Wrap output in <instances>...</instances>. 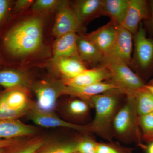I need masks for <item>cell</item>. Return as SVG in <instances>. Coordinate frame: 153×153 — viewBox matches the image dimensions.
<instances>
[{
    "mask_svg": "<svg viewBox=\"0 0 153 153\" xmlns=\"http://www.w3.org/2000/svg\"><path fill=\"white\" fill-rule=\"evenodd\" d=\"M43 40V22L40 18L23 21L12 28L4 38L6 49L15 56H23L37 51Z\"/></svg>",
    "mask_w": 153,
    "mask_h": 153,
    "instance_id": "1",
    "label": "cell"
},
{
    "mask_svg": "<svg viewBox=\"0 0 153 153\" xmlns=\"http://www.w3.org/2000/svg\"><path fill=\"white\" fill-rule=\"evenodd\" d=\"M122 94L117 89H114L91 99V106L95 110L94 119L89 124L91 132L108 142L112 141L113 122L122 106L120 98Z\"/></svg>",
    "mask_w": 153,
    "mask_h": 153,
    "instance_id": "2",
    "label": "cell"
},
{
    "mask_svg": "<svg viewBox=\"0 0 153 153\" xmlns=\"http://www.w3.org/2000/svg\"><path fill=\"white\" fill-rule=\"evenodd\" d=\"M139 117L134 97H127L114 119L113 136L122 142L135 143L146 149L147 146L143 143Z\"/></svg>",
    "mask_w": 153,
    "mask_h": 153,
    "instance_id": "3",
    "label": "cell"
},
{
    "mask_svg": "<svg viewBox=\"0 0 153 153\" xmlns=\"http://www.w3.org/2000/svg\"><path fill=\"white\" fill-rule=\"evenodd\" d=\"M102 66L106 67L110 72L111 77L109 82L126 97H134L139 91L145 88L146 84L143 78L125 63H110Z\"/></svg>",
    "mask_w": 153,
    "mask_h": 153,
    "instance_id": "4",
    "label": "cell"
},
{
    "mask_svg": "<svg viewBox=\"0 0 153 153\" xmlns=\"http://www.w3.org/2000/svg\"><path fill=\"white\" fill-rule=\"evenodd\" d=\"M133 36L120 25H117L115 40L109 51L104 55L102 65L110 63H121L128 65L131 64Z\"/></svg>",
    "mask_w": 153,
    "mask_h": 153,
    "instance_id": "5",
    "label": "cell"
},
{
    "mask_svg": "<svg viewBox=\"0 0 153 153\" xmlns=\"http://www.w3.org/2000/svg\"><path fill=\"white\" fill-rule=\"evenodd\" d=\"M142 25L134 35L135 62L142 74L146 76L153 71V39L148 37Z\"/></svg>",
    "mask_w": 153,
    "mask_h": 153,
    "instance_id": "6",
    "label": "cell"
},
{
    "mask_svg": "<svg viewBox=\"0 0 153 153\" xmlns=\"http://www.w3.org/2000/svg\"><path fill=\"white\" fill-rule=\"evenodd\" d=\"M63 82H41L36 85L35 93L37 96V106L43 112L51 113L55 108L57 97L63 93Z\"/></svg>",
    "mask_w": 153,
    "mask_h": 153,
    "instance_id": "7",
    "label": "cell"
},
{
    "mask_svg": "<svg viewBox=\"0 0 153 153\" xmlns=\"http://www.w3.org/2000/svg\"><path fill=\"white\" fill-rule=\"evenodd\" d=\"M57 10L52 30L55 37L57 38L68 33H76L81 29L82 24L68 2L64 1Z\"/></svg>",
    "mask_w": 153,
    "mask_h": 153,
    "instance_id": "8",
    "label": "cell"
},
{
    "mask_svg": "<svg viewBox=\"0 0 153 153\" xmlns=\"http://www.w3.org/2000/svg\"><path fill=\"white\" fill-rule=\"evenodd\" d=\"M149 4L147 1L129 0L126 16L120 26L134 35L142 21L149 16Z\"/></svg>",
    "mask_w": 153,
    "mask_h": 153,
    "instance_id": "9",
    "label": "cell"
},
{
    "mask_svg": "<svg viewBox=\"0 0 153 153\" xmlns=\"http://www.w3.org/2000/svg\"><path fill=\"white\" fill-rule=\"evenodd\" d=\"M30 118L34 123L45 127H64L72 129L83 133L91 132L90 125H79L68 122L52 113L43 112L35 107L30 113Z\"/></svg>",
    "mask_w": 153,
    "mask_h": 153,
    "instance_id": "10",
    "label": "cell"
},
{
    "mask_svg": "<svg viewBox=\"0 0 153 153\" xmlns=\"http://www.w3.org/2000/svg\"><path fill=\"white\" fill-rule=\"evenodd\" d=\"M111 77L108 69L104 66L91 69H86L73 78L63 79L62 81L66 86L80 87L93 85L103 80H110Z\"/></svg>",
    "mask_w": 153,
    "mask_h": 153,
    "instance_id": "11",
    "label": "cell"
},
{
    "mask_svg": "<svg viewBox=\"0 0 153 153\" xmlns=\"http://www.w3.org/2000/svg\"><path fill=\"white\" fill-rule=\"evenodd\" d=\"M117 25L111 21L84 37L94 44L104 55L114 43L117 33Z\"/></svg>",
    "mask_w": 153,
    "mask_h": 153,
    "instance_id": "12",
    "label": "cell"
},
{
    "mask_svg": "<svg viewBox=\"0 0 153 153\" xmlns=\"http://www.w3.org/2000/svg\"><path fill=\"white\" fill-rule=\"evenodd\" d=\"M30 108L27 96L22 88L10 89L0 96V109L26 113Z\"/></svg>",
    "mask_w": 153,
    "mask_h": 153,
    "instance_id": "13",
    "label": "cell"
},
{
    "mask_svg": "<svg viewBox=\"0 0 153 153\" xmlns=\"http://www.w3.org/2000/svg\"><path fill=\"white\" fill-rule=\"evenodd\" d=\"M114 89H117L116 87L110 82H100L80 87H70L65 85L63 94H68L79 97L80 99L87 102L91 106V99L92 97Z\"/></svg>",
    "mask_w": 153,
    "mask_h": 153,
    "instance_id": "14",
    "label": "cell"
},
{
    "mask_svg": "<svg viewBox=\"0 0 153 153\" xmlns=\"http://www.w3.org/2000/svg\"><path fill=\"white\" fill-rule=\"evenodd\" d=\"M37 129L17 120H0V139L18 138L31 135Z\"/></svg>",
    "mask_w": 153,
    "mask_h": 153,
    "instance_id": "15",
    "label": "cell"
},
{
    "mask_svg": "<svg viewBox=\"0 0 153 153\" xmlns=\"http://www.w3.org/2000/svg\"><path fill=\"white\" fill-rule=\"evenodd\" d=\"M76 33L65 34L57 38L53 46V61L60 57H78Z\"/></svg>",
    "mask_w": 153,
    "mask_h": 153,
    "instance_id": "16",
    "label": "cell"
},
{
    "mask_svg": "<svg viewBox=\"0 0 153 153\" xmlns=\"http://www.w3.org/2000/svg\"><path fill=\"white\" fill-rule=\"evenodd\" d=\"M78 57L82 62L96 64L102 63L104 54L96 46L84 36H78L77 41Z\"/></svg>",
    "mask_w": 153,
    "mask_h": 153,
    "instance_id": "17",
    "label": "cell"
},
{
    "mask_svg": "<svg viewBox=\"0 0 153 153\" xmlns=\"http://www.w3.org/2000/svg\"><path fill=\"white\" fill-rule=\"evenodd\" d=\"M53 62L64 79L73 78L87 69L79 57H60Z\"/></svg>",
    "mask_w": 153,
    "mask_h": 153,
    "instance_id": "18",
    "label": "cell"
},
{
    "mask_svg": "<svg viewBox=\"0 0 153 153\" xmlns=\"http://www.w3.org/2000/svg\"><path fill=\"white\" fill-rule=\"evenodd\" d=\"M129 0H102L101 15L108 16L117 25L123 22L128 7Z\"/></svg>",
    "mask_w": 153,
    "mask_h": 153,
    "instance_id": "19",
    "label": "cell"
},
{
    "mask_svg": "<svg viewBox=\"0 0 153 153\" xmlns=\"http://www.w3.org/2000/svg\"><path fill=\"white\" fill-rule=\"evenodd\" d=\"M102 0H81L76 2L72 8L79 22L101 15Z\"/></svg>",
    "mask_w": 153,
    "mask_h": 153,
    "instance_id": "20",
    "label": "cell"
},
{
    "mask_svg": "<svg viewBox=\"0 0 153 153\" xmlns=\"http://www.w3.org/2000/svg\"><path fill=\"white\" fill-rule=\"evenodd\" d=\"M29 83L27 76L21 71L13 69L0 70V85L7 89L22 88Z\"/></svg>",
    "mask_w": 153,
    "mask_h": 153,
    "instance_id": "21",
    "label": "cell"
},
{
    "mask_svg": "<svg viewBox=\"0 0 153 153\" xmlns=\"http://www.w3.org/2000/svg\"><path fill=\"white\" fill-rule=\"evenodd\" d=\"M134 98L140 116L153 112V95L146 86L135 94Z\"/></svg>",
    "mask_w": 153,
    "mask_h": 153,
    "instance_id": "22",
    "label": "cell"
},
{
    "mask_svg": "<svg viewBox=\"0 0 153 153\" xmlns=\"http://www.w3.org/2000/svg\"><path fill=\"white\" fill-rule=\"evenodd\" d=\"M139 124L142 138L144 142H153V112L140 116Z\"/></svg>",
    "mask_w": 153,
    "mask_h": 153,
    "instance_id": "23",
    "label": "cell"
},
{
    "mask_svg": "<svg viewBox=\"0 0 153 153\" xmlns=\"http://www.w3.org/2000/svg\"><path fill=\"white\" fill-rule=\"evenodd\" d=\"M45 141L43 139L34 140L20 145L19 143L11 146L8 153H37L41 149L44 147Z\"/></svg>",
    "mask_w": 153,
    "mask_h": 153,
    "instance_id": "24",
    "label": "cell"
},
{
    "mask_svg": "<svg viewBox=\"0 0 153 153\" xmlns=\"http://www.w3.org/2000/svg\"><path fill=\"white\" fill-rule=\"evenodd\" d=\"M96 153H133V149L112 141L108 143H97Z\"/></svg>",
    "mask_w": 153,
    "mask_h": 153,
    "instance_id": "25",
    "label": "cell"
},
{
    "mask_svg": "<svg viewBox=\"0 0 153 153\" xmlns=\"http://www.w3.org/2000/svg\"><path fill=\"white\" fill-rule=\"evenodd\" d=\"M77 146V141L61 143L47 147L39 153H74Z\"/></svg>",
    "mask_w": 153,
    "mask_h": 153,
    "instance_id": "26",
    "label": "cell"
},
{
    "mask_svg": "<svg viewBox=\"0 0 153 153\" xmlns=\"http://www.w3.org/2000/svg\"><path fill=\"white\" fill-rule=\"evenodd\" d=\"M64 1L58 0H37L33 3L32 8L37 12L57 10Z\"/></svg>",
    "mask_w": 153,
    "mask_h": 153,
    "instance_id": "27",
    "label": "cell"
},
{
    "mask_svg": "<svg viewBox=\"0 0 153 153\" xmlns=\"http://www.w3.org/2000/svg\"><path fill=\"white\" fill-rule=\"evenodd\" d=\"M89 105L88 102L82 100H74L68 105V112L74 116L83 115L88 112Z\"/></svg>",
    "mask_w": 153,
    "mask_h": 153,
    "instance_id": "28",
    "label": "cell"
},
{
    "mask_svg": "<svg viewBox=\"0 0 153 153\" xmlns=\"http://www.w3.org/2000/svg\"><path fill=\"white\" fill-rule=\"evenodd\" d=\"M97 142L88 136L77 141V152L79 153H96Z\"/></svg>",
    "mask_w": 153,
    "mask_h": 153,
    "instance_id": "29",
    "label": "cell"
},
{
    "mask_svg": "<svg viewBox=\"0 0 153 153\" xmlns=\"http://www.w3.org/2000/svg\"><path fill=\"white\" fill-rule=\"evenodd\" d=\"M10 3V1L8 0H0V25L7 15Z\"/></svg>",
    "mask_w": 153,
    "mask_h": 153,
    "instance_id": "30",
    "label": "cell"
},
{
    "mask_svg": "<svg viewBox=\"0 0 153 153\" xmlns=\"http://www.w3.org/2000/svg\"><path fill=\"white\" fill-rule=\"evenodd\" d=\"M34 2V1L30 0H19L16 3L14 10L16 11L21 10L33 4Z\"/></svg>",
    "mask_w": 153,
    "mask_h": 153,
    "instance_id": "31",
    "label": "cell"
},
{
    "mask_svg": "<svg viewBox=\"0 0 153 153\" xmlns=\"http://www.w3.org/2000/svg\"><path fill=\"white\" fill-rule=\"evenodd\" d=\"M19 141L18 138L0 139V149L3 148L9 147L18 143Z\"/></svg>",
    "mask_w": 153,
    "mask_h": 153,
    "instance_id": "32",
    "label": "cell"
},
{
    "mask_svg": "<svg viewBox=\"0 0 153 153\" xmlns=\"http://www.w3.org/2000/svg\"><path fill=\"white\" fill-rule=\"evenodd\" d=\"M150 17L151 25L153 32V0L149 2Z\"/></svg>",
    "mask_w": 153,
    "mask_h": 153,
    "instance_id": "33",
    "label": "cell"
},
{
    "mask_svg": "<svg viewBox=\"0 0 153 153\" xmlns=\"http://www.w3.org/2000/svg\"><path fill=\"white\" fill-rule=\"evenodd\" d=\"M146 149L147 153H153V142L147 147Z\"/></svg>",
    "mask_w": 153,
    "mask_h": 153,
    "instance_id": "34",
    "label": "cell"
},
{
    "mask_svg": "<svg viewBox=\"0 0 153 153\" xmlns=\"http://www.w3.org/2000/svg\"><path fill=\"white\" fill-rule=\"evenodd\" d=\"M10 147L11 146L9 147L3 148V149H0V153H8Z\"/></svg>",
    "mask_w": 153,
    "mask_h": 153,
    "instance_id": "35",
    "label": "cell"
},
{
    "mask_svg": "<svg viewBox=\"0 0 153 153\" xmlns=\"http://www.w3.org/2000/svg\"><path fill=\"white\" fill-rule=\"evenodd\" d=\"M146 88L153 95V85H146Z\"/></svg>",
    "mask_w": 153,
    "mask_h": 153,
    "instance_id": "36",
    "label": "cell"
},
{
    "mask_svg": "<svg viewBox=\"0 0 153 153\" xmlns=\"http://www.w3.org/2000/svg\"><path fill=\"white\" fill-rule=\"evenodd\" d=\"M1 58H0V64H1Z\"/></svg>",
    "mask_w": 153,
    "mask_h": 153,
    "instance_id": "37",
    "label": "cell"
},
{
    "mask_svg": "<svg viewBox=\"0 0 153 153\" xmlns=\"http://www.w3.org/2000/svg\"><path fill=\"white\" fill-rule=\"evenodd\" d=\"M74 153H79V152H75Z\"/></svg>",
    "mask_w": 153,
    "mask_h": 153,
    "instance_id": "38",
    "label": "cell"
},
{
    "mask_svg": "<svg viewBox=\"0 0 153 153\" xmlns=\"http://www.w3.org/2000/svg\"></svg>",
    "mask_w": 153,
    "mask_h": 153,
    "instance_id": "39",
    "label": "cell"
}]
</instances>
